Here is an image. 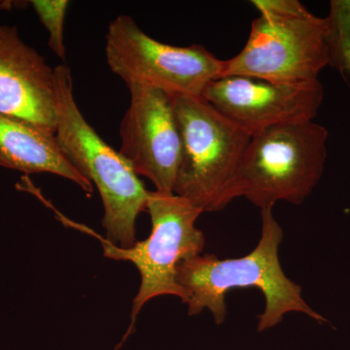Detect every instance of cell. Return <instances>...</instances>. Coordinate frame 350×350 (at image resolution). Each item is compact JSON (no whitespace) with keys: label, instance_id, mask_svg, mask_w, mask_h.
I'll use <instances>...</instances> for the list:
<instances>
[{"label":"cell","instance_id":"4fadbf2b","mask_svg":"<svg viewBox=\"0 0 350 350\" xmlns=\"http://www.w3.org/2000/svg\"><path fill=\"white\" fill-rule=\"evenodd\" d=\"M36 15L49 33V47L62 61L66 62V46L64 40V25L68 0H32Z\"/></svg>","mask_w":350,"mask_h":350},{"label":"cell","instance_id":"30bf717a","mask_svg":"<svg viewBox=\"0 0 350 350\" xmlns=\"http://www.w3.org/2000/svg\"><path fill=\"white\" fill-rule=\"evenodd\" d=\"M55 68L20 38L17 27L0 25V114L56 133Z\"/></svg>","mask_w":350,"mask_h":350},{"label":"cell","instance_id":"ba28073f","mask_svg":"<svg viewBox=\"0 0 350 350\" xmlns=\"http://www.w3.org/2000/svg\"><path fill=\"white\" fill-rule=\"evenodd\" d=\"M130 105L120 125V153L163 194H174L182 139L174 98L155 88L131 85Z\"/></svg>","mask_w":350,"mask_h":350},{"label":"cell","instance_id":"7a4b0ae2","mask_svg":"<svg viewBox=\"0 0 350 350\" xmlns=\"http://www.w3.org/2000/svg\"><path fill=\"white\" fill-rule=\"evenodd\" d=\"M56 137L69 163L98 188L105 207L103 226L109 243L129 248L137 243L135 222L146 211L148 191L128 161L100 137L83 116L73 96L70 69L55 68Z\"/></svg>","mask_w":350,"mask_h":350},{"label":"cell","instance_id":"9c48e42d","mask_svg":"<svg viewBox=\"0 0 350 350\" xmlns=\"http://www.w3.org/2000/svg\"><path fill=\"white\" fill-rule=\"evenodd\" d=\"M202 98L252 135L271 126L313 121L324 89L319 79L290 84L226 76L211 82Z\"/></svg>","mask_w":350,"mask_h":350},{"label":"cell","instance_id":"52a82bcc","mask_svg":"<svg viewBox=\"0 0 350 350\" xmlns=\"http://www.w3.org/2000/svg\"><path fill=\"white\" fill-rule=\"evenodd\" d=\"M327 66L325 18L308 10L291 16L260 15L251 25L243 49L224 61L222 77L295 84L319 80Z\"/></svg>","mask_w":350,"mask_h":350},{"label":"cell","instance_id":"3957f363","mask_svg":"<svg viewBox=\"0 0 350 350\" xmlns=\"http://www.w3.org/2000/svg\"><path fill=\"white\" fill-rule=\"evenodd\" d=\"M172 98L182 139L174 194L204 213L222 211L241 197V165L252 135L202 96Z\"/></svg>","mask_w":350,"mask_h":350},{"label":"cell","instance_id":"5bb4252c","mask_svg":"<svg viewBox=\"0 0 350 350\" xmlns=\"http://www.w3.org/2000/svg\"><path fill=\"white\" fill-rule=\"evenodd\" d=\"M251 4L259 11L260 15H298L308 10L298 0H253Z\"/></svg>","mask_w":350,"mask_h":350},{"label":"cell","instance_id":"8992f818","mask_svg":"<svg viewBox=\"0 0 350 350\" xmlns=\"http://www.w3.org/2000/svg\"><path fill=\"white\" fill-rule=\"evenodd\" d=\"M105 55L112 72L126 86L155 88L170 96L200 98L224 70V61L204 46L177 47L160 42L126 15L110 23Z\"/></svg>","mask_w":350,"mask_h":350},{"label":"cell","instance_id":"7c38bea8","mask_svg":"<svg viewBox=\"0 0 350 350\" xmlns=\"http://www.w3.org/2000/svg\"><path fill=\"white\" fill-rule=\"evenodd\" d=\"M329 66L350 78V0H332L325 18Z\"/></svg>","mask_w":350,"mask_h":350},{"label":"cell","instance_id":"6da1fadb","mask_svg":"<svg viewBox=\"0 0 350 350\" xmlns=\"http://www.w3.org/2000/svg\"><path fill=\"white\" fill-rule=\"evenodd\" d=\"M261 239L245 256L222 260L214 254H200L179 264L177 282L187 291L188 314L195 317L208 310L220 325L227 317L226 295L237 288L255 287L266 301L258 332L282 323L289 312L304 313L320 324L326 323L328 320L306 303L300 285L283 271L278 251L284 234L273 207L261 209Z\"/></svg>","mask_w":350,"mask_h":350},{"label":"cell","instance_id":"8fae6325","mask_svg":"<svg viewBox=\"0 0 350 350\" xmlns=\"http://www.w3.org/2000/svg\"><path fill=\"white\" fill-rule=\"evenodd\" d=\"M0 165L25 174L59 175L75 182L89 196L94 192L93 184L64 157L55 133L3 114H0Z\"/></svg>","mask_w":350,"mask_h":350},{"label":"cell","instance_id":"277c9868","mask_svg":"<svg viewBox=\"0 0 350 350\" xmlns=\"http://www.w3.org/2000/svg\"><path fill=\"white\" fill-rule=\"evenodd\" d=\"M328 137L314 121L252 135L241 165V197L261 209L280 200L303 204L323 174Z\"/></svg>","mask_w":350,"mask_h":350},{"label":"cell","instance_id":"5b68a950","mask_svg":"<svg viewBox=\"0 0 350 350\" xmlns=\"http://www.w3.org/2000/svg\"><path fill=\"white\" fill-rule=\"evenodd\" d=\"M146 211L151 217L150 236L131 247H119L92 232L100 239L105 257L133 262L142 276L131 306L130 327L121 345L135 331L137 315L152 299L169 295L187 303V291L177 282V268L181 262L202 254L206 243L204 232L196 227L204 211L188 200L148 191Z\"/></svg>","mask_w":350,"mask_h":350}]
</instances>
